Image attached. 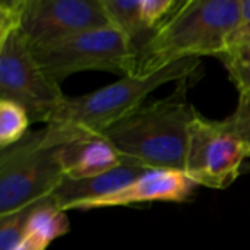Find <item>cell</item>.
<instances>
[{
    "instance_id": "1",
    "label": "cell",
    "mask_w": 250,
    "mask_h": 250,
    "mask_svg": "<svg viewBox=\"0 0 250 250\" xmlns=\"http://www.w3.org/2000/svg\"><path fill=\"white\" fill-rule=\"evenodd\" d=\"M239 25V0H182L138 48L136 75H152L185 59L220 57Z\"/></svg>"
},
{
    "instance_id": "2",
    "label": "cell",
    "mask_w": 250,
    "mask_h": 250,
    "mask_svg": "<svg viewBox=\"0 0 250 250\" xmlns=\"http://www.w3.org/2000/svg\"><path fill=\"white\" fill-rule=\"evenodd\" d=\"M198 111L174 92L166 100L142 104L103 136L122 154L149 170L186 168L190 126Z\"/></svg>"
},
{
    "instance_id": "3",
    "label": "cell",
    "mask_w": 250,
    "mask_h": 250,
    "mask_svg": "<svg viewBox=\"0 0 250 250\" xmlns=\"http://www.w3.org/2000/svg\"><path fill=\"white\" fill-rule=\"evenodd\" d=\"M201 66V59H185L152 75L123 76L120 81L81 97H66L45 129L63 144L79 135H103L138 110L145 98L164 83L185 81Z\"/></svg>"
},
{
    "instance_id": "4",
    "label": "cell",
    "mask_w": 250,
    "mask_h": 250,
    "mask_svg": "<svg viewBox=\"0 0 250 250\" xmlns=\"http://www.w3.org/2000/svg\"><path fill=\"white\" fill-rule=\"evenodd\" d=\"M56 144L45 127L0 152V215L48 199L64 179Z\"/></svg>"
},
{
    "instance_id": "5",
    "label": "cell",
    "mask_w": 250,
    "mask_h": 250,
    "mask_svg": "<svg viewBox=\"0 0 250 250\" xmlns=\"http://www.w3.org/2000/svg\"><path fill=\"white\" fill-rule=\"evenodd\" d=\"M40 66L56 81L83 70L136 75V50L116 28L105 26L76 34L32 50Z\"/></svg>"
},
{
    "instance_id": "6",
    "label": "cell",
    "mask_w": 250,
    "mask_h": 250,
    "mask_svg": "<svg viewBox=\"0 0 250 250\" xmlns=\"http://www.w3.org/2000/svg\"><path fill=\"white\" fill-rule=\"evenodd\" d=\"M0 100L22 105L31 122L48 125L66 95L37 62L21 31L0 38Z\"/></svg>"
},
{
    "instance_id": "7",
    "label": "cell",
    "mask_w": 250,
    "mask_h": 250,
    "mask_svg": "<svg viewBox=\"0 0 250 250\" xmlns=\"http://www.w3.org/2000/svg\"><path fill=\"white\" fill-rule=\"evenodd\" d=\"M250 157V144L231 117L209 120L196 114L190 126L185 173L198 186L227 189Z\"/></svg>"
},
{
    "instance_id": "8",
    "label": "cell",
    "mask_w": 250,
    "mask_h": 250,
    "mask_svg": "<svg viewBox=\"0 0 250 250\" xmlns=\"http://www.w3.org/2000/svg\"><path fill=\"white\" fill-rule=\"evenodd\" d=\"M105 26L111 23L103 0H25L19 31L35 50Z\"/></svg>"
},
{
    "instance_id": "9",
    "label": "cell",
    "mask_w": 250,
    "mask_h": 250,
    "mask_svg": "<svg viewBox=\"0 0 250 250\" xmlns=\"http://www.w3.org/2000/svg\"><path fill=\"white\" fill-rule=\"evenodd\" d=\"M196 186L198 185L183 171L149 170L119 192L78 204L70 211H91L144 202H185Z\"/></svg>"
},
{
    "instance_id": "10",
    "label": "cell",
    "mask_w": 250,
    "mask_h": 250,
    "mask_svg": "<svg viewBox=\"0 0 250 250\" xmlns=\"http://www.w3.org/2000/svg\"><path fill=\"white\" fill-rule=\"evenodd\" d=\"M148 171L149 168L141 166L139 163L125 158L119 167L94 177L78 180L64 177L48 199H51L63 211H70L78 204L119 192Z\"/></svg>"
},
{
    "instance_id": "11",
    "label": "cell",
    "mask_w": 250,
    "mask_h": 250,
    "mask_svg": "<svg viewBox=\"0 0 250 250\" xmlns=\"http://www.w3.org/2000/svg\"><path fill=\"white\" fill-rule=\"evenodd\" d=\"M59 158L67 179H86L119 167L125 158L103 135H79L59 146Z\"/></svg>"
},
{
    "instance_id": "12",
    "label": "cell",
    "mask_w": 250,
    "mask_h": 250,
    "mask_svg": "<svg viewBox=\"0 0 250 250\" xmlns=\"http://www.w3.org/2000/svg\"><path fill=\"white\" fill-rule=\"evenodd\" d=\"M239 92V105L231 117L250 144V47L231 48L218 57Z\"/></svg>"
},
{
    "instance_id": "13",
    "label": "cell",
    "mask_w": 250,
    "mask_h": 250,
    "mask_svg": "<svg viewBox=\"0 0 250 250\" xmlns=\"http://www.w3.org/2000/svg\"><path fill=\"white\" fill-rule=\"evenodd\" d=\"M69 230L70 223L66 211L51 199H44L35 204L31 209L25 239H29L47 249L53 240L67 234Z\"/></svg>"
},
{
    "instance_id": "14",
    "label": "cell",
    "mask_w": 250,
    "mask_h": 250,
    "mask_svg": "<svg viewBox=\"0 0 250 250\" xmlns=\"http://www.w3.org/2000/svg\"><path fill=\"white\" fill-rule=\"evenodd\" d=\"M141 1L142 0H103L111 26L119 29L136 51L139 45L148 40L145 34L151 35L142 19Z\"/></svg>"
},
{
    "instance_id": "15",
    "label": "cell",
    "mask_w": 250,
    "mask_h": 250,
    "mask_svg": "<svg viewBox=\"0 0 250 250\" xmlns=\"http://www.w3.org/2000/svg\"><path fill=\"white\" fill-rule=\"evenodd\" d=\"M31 119L26 110L10 101L0 100V149H6L28 135Z\"/></svg>"
},
{
    "instance_id": "16",
    "label": "cell",
    "mask_w": 250,
    "mask_h": 250,
    "mask_svg": "<svg viewBox=\"0 0 250 250\" xmlns=\"http://www.w3.org/2000/svg\"><path fill=\"white\" fill-rule=\"evenodd\" d=\"M34 205L13 214L0 215V250H16L22 245L26 234L28 217Z\"/></svg>"
},
{
    "instance_id": "17",
    "label": "cell",
    "mask_w": 250,
    "mask_h": 250,
    "mask_svg": "<svg viewBox=\"0 0 250 250\" xmlns=\"http://www.w3.org/2000/svg\"><path fill=\"white\" fill-rule=\"evenodd\" d=\"M179 0H142L141 12L146 29L152 34L176 10Z\"/></svg>"
},
{
    "instance_id": "18",
    "label": "cell",
    "mask_w": 250,
    "mask_h": 250,
    "mask_svg": "<svg viewBox=\"0 0 250 250\" xmlns=\"http://www.w3.org/2000/svg\"><path fill=\"white\" fill-rule=\"evenodd\" d=\"M25 0H3L0 3V38L19 29Z\"/></svg>"
},
{
    "instance_id": "19",
    "label": "cell",
    "mask_w": 250,
    "mask_h": 250,
    "mask_svg": "<svg viewBox=\"0 0 250 250\" xmlns=\"http://www.w3.org/2000/svg\"><path fill=\"white\" fill-rule=\"evenodd\" d=\"M240 47H250V22L240 25L230 37L227 50L240 48Z\"/></svg>"
},
{
    "instance_id": "20",
    "label": "cell",
    "mask_w": 250,
    "mask_h": 250,
    "mask_svg": "<svg viewBox=\"0 0 250 250\" xmlns=\"http://www.w3.org/2000/svg\"><path fill=\"white\" fill-rule=\"evenodd\" d=\"M239 7H240V25H245L250 22V0H239Z\"/></svg>"
},
{
    "instance_id": "21",
    "label": "cell",
    "mask_w": 250,
    "mask_h": 250,
    "mask_svg": "<svg viewBox=\"0 0 250 250\" xmlns=\"http://www.w3.org/2000/svg\"><path fill=\"white\" fill-rule=\"evenodd\" d=\"M16 250H45V248H42L41 245H38V243H35V242H32L29 239H25L22 242V245Z\"/></svg>"
}]
</instances>
